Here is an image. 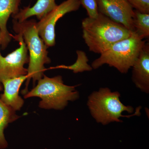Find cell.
Instances as JSON below:
<instances>
[{
	"mask_svg": "<svg viewBox=\"0 0 149 149\" xmlns=\"http://www.w3.org/2000/svg\"><path fill=\"white\" fill-rule=\"evenodd\" d=\"M132 68L133 83L142 92L149 94V42L145 44Z\"/></svg>",
	"mask_w": 149,
	"mask_h": 149,
	"instance_id": "obj_9",
	"label": "cell"
},
{
	"mask_svg": "<svg viewBox=\"0 0 149 149\" xmlns=\"http://www.w3.org/2000/svg\"><path fill=\"white\" fill-rule=\"evenodd\" d=\"M3 86L0 83V92L2 91ZM19 116L16 111L6 105L0 99V149H6L8 143L6 139L4 130L10 123L18 119Z\"/></svg>",
	"mask_w": 149,
	"mask_h": 149,
	"instance_id": "obj_13",
	"label": "cell"
},
{
	"mask_svg": "<svg viewBox=\"0 0 149 149\" xmlns=\"http://www.w3.org/2000/svg\"><path fill=\"white\" fill-rule=\"evenodd\" d=\"M76 53L77 55V60L73 64L70 65H58L52 68L70 70H72L74 73L91 71L93 68L91 65L88 63L89 59L85 52L77 50Z\"/></svg>",
	"mask_w": 149,
	"mask_h": 149,
	"instance_id": "obj_15",
	"label": "cell"
},
{
	"mask_svg": "<svg viewBox=\"0 0 149 149\" xmlns=\"http://www.w3.org/2000/svg\"><path fill=\"white\" fill-rule=\"evenodd\" d=\"M12 37L19 43V47L5 57L0 54V83L3 80L27 75L24 65L29 62L28 49L22 34Z\"/></svg>",
	"mask_w": 149,
	"mask_h": 149,
	"instance_id": "obj_6",
	"label": "cell"
},
{
	"mask_svg": "<svg viewBox=\"0 0 149 149\" xmlns=\"http://www.w3.org/2000/svg\"><path fill=\"white\" fill-rule=\"evenodd\" d=\"M80 6L79 0H66L37 22L39 35L48 47L55 45V26L59 19L67 13L78 10Z\"/></svg>",
	"mask_w": 149,
	"mask_h": 149,
	"instance_id": "obj_7",
	"label": "cell"
},
{
	"mask_svg": "<svg viewBox=\"0 0 149 149\" xmlns=\"http://www.w3.org/2000/svg\"><path fill=\"white\" fill-rule=\"evenodd\" d=\"M80 5H82L86 10L88 17L95 18L98 16L99 13L97 0H79Z\"/></svg>",
	"mask_w": 149,
	"mask_h": 149,
	"instance_id": "obj_16",
	"label": "cell"
},
{
	"mask_svg": "<svg viewBox=\"0 0 149 149\" xmlns=\"http://www.w3.org/2000/svg\"><path fill=\"white\" fill-rule=\"evenodd\" d=\"M27 78V74L6 79L1 82L4 88V92L0 95V99L15 111L20 110L24 104V100L19 94L22 85Z\"/></svg>",
	"mask_w": 149,
	"mask_h": 149,
	"instance_id": "obj_10",
	"label": "cell"
},
{
	"mask_svg": "<svg viewBox=\"0 0 149 149\" xmlns=\"http://www.w3.org/2000/svg\"><path fill=\"white\" fill-rule=\"evenodd\" d=\"M13 23L14 30L22 34L29 52L27 87L31 79L35 85L44 75L46 70L45 65L50 63L51 59L48 55V47L39 35L36 20L31 19L19 22L13 19Z\"/></svg>",
	"mask_w": 149,
	"mask_h": 149,
	"instance_id": "obj_3",
	"label": "cell"
},
{
	"mask_svg": "<svg viewBox=\"0 0 149 149\" xmlns=\"http://www.w3.org/2000/svg\"><path fill=\"white\" fill-rule=\"evenodd\" d=\"M76 87L65 85L60 75L49 77L44 74L38 80L37 86L26 93L24 98H40L39 106L42 109L63 110L69 102L79 99L80 95Z\"/></svg>",
	"mask_w": 149,
	"mask_h": 149,
	"instance_id": "obj_4",
	"label": "cell"
},
{
	"mask_svg": "<svg viewBox=\"0 0 149 149\" xmlns=\"http://www.w3.org/2000/svg\"><path fill=\"white\" fill-rule=\"evenodd\" d=\"M146 42L134 32L127 38L115 43L92 63L97 69L105 64L113 67L123 74L128 73Z\"/></svg>",
	"mask_w": 149,
	"mask_h": 149,
	"instance_id": "obj_5",
	"label": "cell"
},
{
	"mask_svg": "<svg viewBox=\"0 0 149 149\" xmlns=\"http://www.w3.org/2000/svg\"><path fill=\"white\" fill-rule=\"evenodd\" d=\"M133 32L144 40L149 37V14L142 13L134 10Z\"/></svg>",
	"mask_w": 149,
	"mask_h": 149,
	"instance_id": "obj_14",
	"label": "cell"
},
{
	"mask_svg": "<svg viewBox=\"0 0 149 149\" xmlns=\"http://www.w3.org/2000/svg\"><path fill=\"white\" fill-rule=\"evenodd\" d=\"M21 0H0V46L2 50L7 47L12 35L8 32L7 24L10 15L19 11Z\"/></svg>",
	"mask_w": 149,
	"mask_h": 149,
	"instance_id": "obj_11",
	"label": "cell"
},
{
	"mask_svg": "<svg viewBox=\"0 0 149 149\" xmlns=\"http://www.w3.org/2000/svg\"><path fill=\"white\" fill-rule=\"evenodd\" d=\"M82 27L83 38L89 51L100 54L132 32L100 13L95 18L84 19Z\"/></svg>",
	"mask_w": 149,
	"mask_h": 149,
	"instance_id": "obj_1",
	"label": "cell"
},
{
	"mask_svg": "<svg viewBox=\"0 0 149 149\" xmlns=\"http://www.w3.org/2000/svg\"><path fill=\"white\" fill-rule=\"evenodd\" d=\"M120 96L119 92H112L108 88H100L91 93L88 97L87 105L96 122L105 125L112 122L122 123L120 118L141 115V106L136 108L133 113V107L123 104Z\"/></svg>",
	"mask_w": 149,
	"mask_h": 149,
	"instance_id": "obj_2",
	"label": "cell"
},
{
	"mask_svg": "<svg viewBox=\"0 0 149 149\" xmlns=\"http://www.w3.org/2000/svg\"><path fill=\"white\" fill-rule=\"evenodd\" d=\"M135 10L142 13L149 14V0H127Z\"/></svg>",
	"mask_w": 149,
	"mask_h": 149,
	"instance_id": "obj_17",
	"label": "cell"
},
{
	"mask_svg": "<svg viewBox=\"0 0 149 149\" xmlns=\"http://www.w3.org/2000/svg\"><path fill=\"white\" fill-rule=\"evenodd\" d=\"M56 0H37L32 7H26L19 10L15 15H13V19L21 22L33 16L37 17L38 19H42L56 6Z\"/></svg>",
	"mask_w": 149,
	"mask_h": 149,
	"instance_id": "obj_12",
	"label": "cell"
},
{
	"mask_svg": "<svg viewBox=\"0 0 149 149\" xmlns=\"http://www.w3.org/2000/svg\"><path fill=\"white\" fill-rule=\"evenodd\" d=\"M99 12L133 32L134 10L127 0H97Z\"/></svg>",
	"mask_w": 149,
	"mask_h": 149,
	"instance_id": "obj_8",
	"label": "cell"
}]
</instances>
